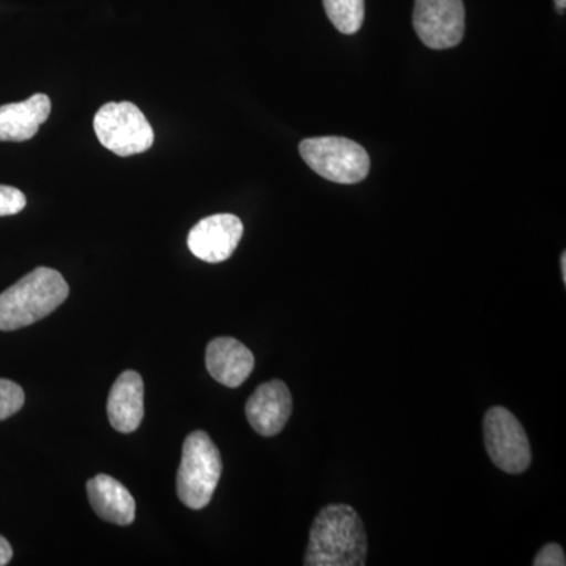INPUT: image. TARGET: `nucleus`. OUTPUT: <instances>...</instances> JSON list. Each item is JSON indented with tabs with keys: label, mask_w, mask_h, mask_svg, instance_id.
Instances as JSON below:
<instances>
[{
	"label": "nucleus",
	"mask_w": 566,
	"mask_h": 566,
	"mask_svg": "<svg viewBox=\"0 0 566 566\" xmlns=\"http://www.w3.org/2000/svg\"><path fill=\"white\" fill-rule=\"evenodd\" d=\"M367 532L353 506L331 504L319 510L312 526L305 566H364Z\"/></svg>",
	"instance_id": "f257e3e1"
},
{
	"label": "nucleus",
	"mask_w": 566,
	"mask_h": 566,
	"mask_svg": "<svg viewBox=\"0 0 566 566\" xmlns=\"http://www.w3.org/2000/svg\"><path fill=\"white\" fill-rule=\"evenodd\" d=\"M69 294V283L59 271L36 268L0 293V331L21 329L46 318Z\"/></svg>",
	"instance_id": "f03ea898"
},
{
	"label": "nucleus",
	"mask_w": 566,
	"mask_h": 566,
	"mask_svg": "<svg viewBox=\"0 0 566 566\" xmlns=\"http://www.w3.org/2000/svg\"><path fill=\"white\" fill-rule=\"evenodd\" d=\"M222 474L221 452L205 431H193L182 444L177 493L182 504L202 510L210 504Z\"/></svg>",
	"instance_id": "7ed1b4c3"
},
{
	"label": "nucleus",
	"mask_w": 566,
	"mask_h": 566,
	"mask_svg": "<svg viewBox=\"0 0 566 566\" xmlns=\"http://www.w3.org/2000/svg\"><path fill=\"white\" fill-rule=\"evenodd\" d=\"M305 164L324 180L356 185L370 172V158L363 145L345 137H312L300 144Z\"/></svg>",
	"instance_id": "20e7f679"
},
{
	"label": "nucleus",
	"mask_w": 566,
	"mask_h": 566,
	"mask_svg": "<svg viewBox=\"0 0 566 566\" xmlns=\"http://www.w3.org/2000/svg\"><path fill=\"white\" fill-rule=\"evenodd\" d=\"M93 126L103 147L123 158L150 150L155 142L147 117L129 102L104 104L96 112Z\"/></svg>",
	"instance_id": "39448f33"
},
{
	"label": "nucleus",
	"mask_w": 566,
	"mask_h": 566,
	"mask_svg": "<svg viewBox=\"0 0 566 566\" xmlns=\"http://www.w3.org/2000/svg\"><path fill=\"white\" fill-rule=\"evenodd\" d=\"M483 438L491 461L506 474H523L532 463L531 442L509 409L494 406L483 420Z\"/></svg>",
	"instance_id": "423d86ee"
},
{
	"label": "nucleus",
	"mask_w": 566,
	"mask_h": 566,
	"mask_svg": "<svg viewBox=\"0 0 566 566\" xmlns=\"http://www.w3.org/2000/svg\"><path fill=\"white\" fill-rule=\"evenodd\" d=\"M412 22L424 46L436 51L455 48L464 36L463 0H416Z\"/></svg>",
	"instance_id": "0eeeda50"
},
{
	"label": "nucleus",
	"mask_w": 566,
	"mask_h": 566,
	"mask_svg": "<svg viewBox=\"0 0 566 566\" xmlns=\"http://www.w3.org/2000/svg\"><path fill=\"white\" fill-rule=\"evenodd\" d=\"M244 227L234 214H214L192 227L188 248L197 259L221 263L233 255L243 238Z\"/></svg>",
	"instance_id": "6e6552de"
},
{
	"label": "nucleus",
	"mask_w": 566,
	"mask_h": 566,
	"mask_svg": "<svg viewBox=\"0 0 566 566\" xmlns=\"http://www.w3.org/2000/svg\"><path fill=\"white\" fill-rule=\"evenodd\" d=\"M293 411V398L285 382L274 379L256 387L245 403V417L256 433L275 436L281 433Z\"/></svg>",
	"instance_id": "1a4fd4ad"
},
{
	"label": "nucleus",
	"mask_w": 566,
	"mask_h": 566,
	"mask_svg": "<svg viewBox=\"0 0 566 566\" xmlns=\"http://www.w3.org/2000/svg\"><path fill=\"white\" fill-rule=\"evenodd\" d=\"M207 368L219 385L240 387L251 376L255 357L248 346L232 337H218L207 348Z\"/></svg>",
	"instance_id": "9d476101"
},
{
	"label": "nucleus",
	"mask_w": 566,
	"mask_h": 566,
	"mask_svg": "<svg viewBox=\"0 0 566 566\" xmlns=\"http://www.w3.org/2000/svg\"><path fill=\"white\" fill-rule=\"evenodd\" d=\"M109 422L118 433H133L144 419V381L134 370L123 371L107 400Z\"/></svg>",
	"instance_id": "9b49d317"
},
{
	"label": "nucleus",
	"mask_w": 566,
	"mask_h": 566,
	"mask_svg": "<svg viewBox=\"0 0 566 566\" xmlns=\"http://www.w3.org/2000/svg\"><path fill=\"white\" fill-rule=\"evenodd\" d=\"M51 114V99L36 93L21 103L0 106V142H25L39 133Z\"/></svg>",
	"instance_id": "f8f14e48"
},
{
	"label": "nucleus",
	"mask_w": 566,
	"mask_h": 566,
	"mask_svg": "<svg viewBox=\"0 0 566 566\" xmlns=\"http://www.w3.org/2000/svg\"><path fill=\"white\" fill-rule=\"evenodd\" d=\"M88 501L96 515L118 526H129L136 517V502L114 476L99 474L87 483Z\"/></svg>",
	"instance_id": "ddd939ff"
},
{
	"label": "nucleus",
	"mask_w": 566,
	"mask_h": 566,
	"mask_svg": "<svg viewBox=\"0 0 566 566\" xmlns=\"http://www.w3.org/2000/svg\"><path fill=\"white\" fill-rule=\"evenodd\" d=\"M327 18L346 35L359 32L365 17L364 0H323Z\"/></svg>",
	"instance_id": "4468645a"
},
{
	"label": "nucleus",
	"mask_w": 566,
	"mask_h": 566,
	"mask_svg": "<svg viewBox=\"0 0 566 566\" xmlns=\"http://www.w3.org/2000/svg\"><path fill=\"white\" fill-rule=\"evenodd\" d=\"M24 390L20 385L9 379H0V420L17 415L24 406Z\"/></svg>",
	"instance_id": "2eb2a0df"
},
{
	"label": "nucleus",
	"mask_w": 566,
	"mask_h": 566,
	"mask_svg": "<svg viewBox=\"0 0 566 566\" xmlns=\"http://www.w3.org/2000/svg\"><path fill=\"white\" fill-rule=\"evenodd\" d=\"M28 199L20 189L0 185V218L18 214L25 208Z\"/></svg>",
	"instance_id": "dca6fc26"
},
{
	"label": "nucleus",
	"mask_w": 566,
	"mask_h": 566,
	"mask_svg": "<svg viewBox=\"0 0 566 566\" xmlns=\"http://www.w3.org/2000/svg\"><path fill=\"white\" fill-rule=\"evenodd\" d=\"M566 558L564 549H562L560 545H556V543H551V545H546L536 554L534 558V566H565Z\"/></svg>",
	"instance_id": "f3484780"
},
{
	"label": "nucleus",
	"mask_w": 566,
	"mask_h": 566,
	"mask_svg": "<svg viewBox=\"0 0 566 566\" xmlns=\"http://www.w3.org/2000/svg\"><path fill=\"white\" fill-rule=\"evenodd\" d=\"M11 557H13V549H11L10 543L0 535V566L9 565Z\"/></svg>",
	"instance_id": "a211bd4d"
},
{
	"label": "nucleus",
	"mask_w": 566,
	"mask_h": 566,
	"mask_svg": "<svg viewBox=\"0 0 566 566\" xmlns=\"http://www.w3.org/2000/svg\"><path fill=\"white\" fill-rule=\"evenodd\" d=\"M560 266H562V279H564V283H566V253H562L560 256Z\"/></svg>",
	"instance_id": "6ab92c4d"
},
{
	"label": "nucleus",
	"mask_w": 566,
	"mask_h": 566,
	"mask_svg": "<svg viewBox=\"0 0 566 566\" xmlns=\"http://www.w3.org/2000/svg\"><path fill=\"white\" fill-rule=\"evenodd\" d=\"M557 10L564 13L566 7V0H556Z\"/></svg>",
	"instance_id": "aec40b11"
}]
</instances>
